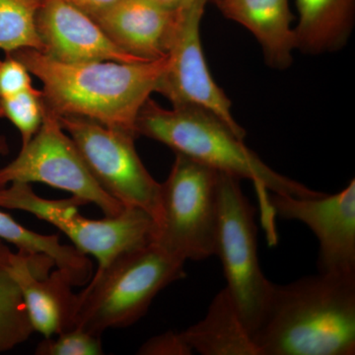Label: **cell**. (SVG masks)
I'll use <instances>...</instances> for the list:
<instances>
[{"label": "cell", "instance_id": "obj_13", "mask_svg": "<svg viewBox=\"0 0 355 355\" xmlns=\"http://www.w3.org/2000/svg\"><path fill=\"white\" fill-rule=\"evenodd\" d=\"M37 30L43 53L58 62H144L121 50L92 17L67 0H43L37 15Z\"/></svg>", "mask_w": 355, "mask_h": 355}, {"label": "cell", "instance_id": "obj_10", "mask_svg": "<svg viewBox=\"0 0 355 355\" xmlns=\"http://www.w3.org/2000/svg\"><path fill=\"white\" fill-rule=\"evenodd\" d=\"M207 2L193 0L178 9L165 69L155 92L164 96L172 108H197L214 114L244 139L246 132L235 121L230 100L212 78L203 55L200 22Z\"/></svg>", "mask_w": 355, "mask_h": 355}, {"label": "cell", "instance_id": "obj_2", "mask_svg": "<svg viewBox=\"0 0 355 355\" xmlns=\"http://www.w3.org/2000/svg\"><path fill=\"white\" fill-rule=\"evenodd\" d=\"M252 340L258 355H354L355 275L272 284Z\"/></svg>", "mask_w": 355, "mask_h": 355}, {"label": "cell", "instance_id": "obj_18", "mask_svg": "<svg viewBox=\"0 0 355 355\" xmlns=\"http://www.w3.org/2000/svg\"><path fill=\"white\" fill-rule=\"evenodd\" d=\"M8 153L6 140L0 135V154ZM0 239L15 245L20 251L30 254H46L60 270L69 275L73 286H83L92 275V263L86 254L76 247L60 243L58 235H42L33 232L0 211Z\"/></svg>", "mask_w": 355, "mask_h": 355}, {"label": "cell", "instance_id": "obj_26", "mask_svg": "<svg viewBox=\"0 0 355 355\" xmlns=\"http://www.w3.org/2000/svg\"><path fill=\"white\" fill-rule=\"evenodd\" d=\"M153 1L170 10H178L182 7L188 6L193 0H153Z\"/></svg>", "mask_w": 355, "mask_h": 355}, {"label": "cell", "instance_id": "obj_19", "mask_svg": "<svg viewBox=\"0 0 355 355\" xmlns=\"http://www.w3.org/2000/svg\"><path fill=\"white\" fill-rule=\"evenodd\" d=\"M10 253L0 241V354L25 343L34 331L19 287L9 272Z\"/></svg>", "mask_w": 355, "mask_h": 355}, {"label": "cell", "instance_id": "obj_11", "mask_svg": "<svg viewBox=\"0 0 355 355\" xmlns=\"http://www.w3.org/2000/svg\"><path fill=\"white\" fill-rule=\"evenodd\" d=\"M272 216L302 222L319 242L318 270L322 275H355V180L335 195L296 198L272 193Z\"/></svg>", "mask_w": 355, "mask_h": 355}, {"label": "cell", "instance_id": "obj_3", "mask_svg": "<svg viewBox=\"0 0 355 355\" xmlns=\"http://www.w3.org/2000/svg\"><path fill=\"white\" fill-rule=\"evenodd\" d=\"M144 135L216 171L251 180L266 217L272 216L268 193L296 198L322 197L324 193L275 172L243 139L214 114L197 108L165 109L151 98L140 109L135 123Z\"/></svg>", "mask_w": 355, "mask_h": 355}, {"label": "cell", "instance_id": "obj_25", "mask_svg": "<svg viewBox=\"0 0 355 355\" xmlns=\"http://www.w3.org/2000/svg\"><path fill=\"white\" fill-rule=\"evenodd\" d=\"M67 1L87 13L90 17H93L96 14L106 10L120 0H67Z\"/></svg>", "mask_w": 355, "mask_h": 355}, {"label": "cell", "instance_id": "obj_16", "mask_svg": "<svg viewBox=\"0 0 355 355\" xmlns=\"http://www.w3.org/2000/svg\"><path fill=\"white\" fill-rule=\"evenodd\" d=\"M295 50L321 55L345 46L354 27L355 0H295Z\"/></svg>", "mask_w": 355, "mask_h": 355}, {"label": "cell", "instance_id": "obj_5", "mask_svg": "<svg viewBox=\"0 0 355 355\" xmlns=\"http://www.w3.org/2000/svg\"><path fill=\"white\" fill-rule=\"evenodd\" d=\"M175 155L171 172L161 184L153 242L184 261L205 260L216 254L220 172Z\"/></svg>", "mask_w": 355, "mask_h": 355}, {"label": "cell", "instance_id": "obj_12", "mask_svg": "<svg viewBox=\"0 0 355 355\" xmlns=\"http://www.w3.org/2000/svg\"><path fill=\"white\" fill-rule=\"evenodd\" d=\"M53 265L46 254L20 250L9 254V272L19 287L33 329L44 338L73 330L78 305L69 275L60 268L49 275Z\"/></svg>", "mask_w": 355, "mask_h": 355}, {"label": "cell", "instance_id": "obj_1", "mask_svg": "<svg viewBox=\"0 0 355 355\" xmlns=\"http://www.w3.org/2000/svg\"><path fill=\"white\" fill-rule=\"evenodd\" d=\"M17 58L43 84L46 109L58 116H79L132 133L137 116L156 86L166 58L148 62L64 64L33 49L7 53Z\"/></svg>", "mask_w": 355, "mask_h": 355}, {"label": "cell", "instance_id": "obj_17", "mask_svg": "<svg viewBox=\"0 0 355 355\" xmlns=\"http://www.w3.org/2000/svg\"><path fill=\"white\" fill-rule=\"evenodd\" d=\"M180 334L193 352L200 354L258 355L226 287L211 301L205 317Z\"/></svg>", "mask_w": 355, "mask_h": 355}, {"label": "cell", "instance_id": "obj_22", "mask_svg": "<svg viewBox=\"0 0 355 355\" xmlns=\"http://www.w3.org/2000/svg\"><path fill=\"white\" fill-rule=\"evenodd\" d=\"M57 340L44 338L36 349L37 355H101V336L73 329L58 335Z\"/></svg>", "mask_w": 355, "mask_h": 355}, {"label": "cell", "instance_id": "obj_20", "mask_svg": "<svg viewBox=\"0 0 355 355\" xmlns=\"http://www.w3.org/2000/svg\"><path fill=\"white\" fill-rule=\"evenodd\" d=\"M43 0H0V50L33 49L43 53L37 15Z\"/></svg>", "mask_w": 355, "mask_h": 355}, {"label": "cell", "instance_id": "obj_9", "mask_svg": "<svg viewBox=\"0 0 355 355\" xmlns=\"http://www.w3.org/2000/svg\"><path fill=\"white\" fill-rule=\"evenodd\" d=\"M14 182H38L69 191L86 203H94L105 217L119 216L125 209L95 181L57 114L48 109L36 135L22 146L17 158L0 169V189Z\"/></svg>", "mask_w": 355, "mask_h": 355}, {"label": "cell", "instance_id": "obj_24", "mask_svg": "<svg viewBox=\"0 0 355 355\" xmlns=\"http://www.w3.org/2000/svg\"><path fill=\"white\" fill-rule=\"evenodd\" d=\"M190 345L184 342L181 334L167 331L149 338L141 345L137 354L141 355H190Z\"/></svg>", "mask_w": 355, "mask_h": 355}, {"label": "cell", "instance_id": "obj_6", "mask_svg": "<svg viewBox=\"0 0 355 355\" xmlns=\"http://www.w3.org/2000/svg\"><path fill=\"white\" fill-rule=\"evenodd\" d=\"M83 205L86 202L74 196L67 200H46L37 196L29 184L19 182L0 189V207L30 212L53 224L79 252L97 259V272L123 252L153 241L155 222L144 210L125 207L119 216L95 220L79 214L77 207Z\"/></svg>", "mask_w": 355, "mask_h": 355}, {"label": "cell", "instance_id": "obj_14", "mask_svg": "<svg viewBox=\"0 0 355 355\" xmlns=\"http://www.w3.org/2000/svg\"><path fill=\"white\" fill-rule=\"evenodd\" d=\"M177 14L153 0H120L92 18L121 50L147 62L167 57Z\"/></svg>", "mask_w": 355, "mask_h": 355}, {"label": "cell", "instance_id": "obj_7", "mask_svg": "<svg viewBox=\"0 0 355 355\" xmlns=\"http://www.w3.org/2000/svg\"><path fill=\"white\" fill-rule=\"evenodd\" d=\"M240 181L231 175L219 174L216 254L227 282L225 287L252 336L260 324L272 282L261 268L256 209L243 193Z\"/></svg>", "mask_w": 355, "mask_h": 355}, {"label": "cell", "instance_id": "obj_23", "mask_svg": "<svg viewBox=\"0 0 355 355\" xmlns=\"http://www.w3.org/2000/svg\"><path fill=\"white\" fill-rule=\"evenodd\" d=\"M0 60V98L9 97L32 88L30 71L20 60L10 55Z\"/></svg>", "mask_w": 355, "mask_h": 355}, {"label": "cell", "instance_id": "obj_4", "mask_svg": "<svg viewBox=\"0 0 355 355\" xmlns=\"http://www.w3.org/2000/svg\"><path fill=\"white\" fill-rule=\"evenodd\" d=\"M184 263L153 241L119 254L77 294L73 329L102 336L132 326L159 292L186 277Z\"/></svg>", "mask_w": 355, "mask_h": 355}, {"label": "cell", "instance_id": "obj_15", "mask_svg": "<svg viewBox=\"0 0 355 355\" xmlns=\"http://www.w3.org/2000/svg\"><path fill=\"white\" fill-rule=\"evenodd\" d=\"M228 19L247 28L260 43L266 64L286 69L292 64L293 20L288 0H209Z\"/></svg>", "mask_w": 355, "mask_h": 355}, {"label": "cell", "instance_id": "obj_21", "mask_svg": "<svg viewBox=\"0 0 355 355\" xmlns=\"http://www.w3.org/2000/svg\"><path fill=\"white\" fill-rule=\"evenodd\" d=\"M43 91L32 87L9 97L0 98V118L13 123L21 133L22 146L33 139L46 114Z\"/></svg>", "mask_w": 355, "mask_h": 355}, {"label": "cell", "instance_id": "obj_8", "mask_svg": "<svg viewBox=\"0 0 355 355\" xmlns=\"http://www.w3.org/2000/svg\"><path fill=\"white\" fill-rule=\"evenodd\" d=\"M95 181L125 207L160 214L161 184L147 171L135 146V135L79 116H58Z\"/></svg>", "mask_w": 355, "mask_h": 355}]
</instances>
